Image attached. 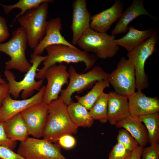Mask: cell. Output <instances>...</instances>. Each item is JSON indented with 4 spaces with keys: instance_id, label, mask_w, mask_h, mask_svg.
Returning a JSON list of instances; mask_svg holds the SVG:
<instances>
[{
    "instance_id": "obj_28",
    "label": "cell",
    "mask_w": 159,
    "mask_h": 159,
    "mask_svg": "<svg viewBox=\"0 0 159 159\" xmlns=\"http://www.w3.org/2000/svg\"><path fill=\"white\" fill-rule=\"evenodd\" d=\"M117 139V143L122 145L131 152L139 146L137 141L124 129L119 131Z\"/></svg>"
},
{
    "instance_id": "obj_13",
    "label": "cell",
    "mask_w": 159,
    "mask_h": 159,
    "mask_svg": "<svg viewBox=\"0 0 159 159\" xmlns=\"http://www.w3.org/2000/svg\"><path fill=\"white\" fill-rule=\"evenodd\" d=\"M48 113V105L43 102L21 112L29 135L36 138L42 137Z\"/></svg>"
},
{
    "instance_id": "obj_22",
    "label": "cell",
    "mask_w": 159,
    "mask_h": 159,
    "mask_svg": "<svg viewBox=\"0 0 159 159\" xmlns=\"http://www.w3.org/2000/svg\"><path fill=\"white\" fill-rule=\"evenodd\" d=\"M7 137L14 141L25 140L29 135L21 113L3 122Z\"/></svg>"
},
{
    "instance_id": "obj_31",
    "label": "cell",
    "mask_w": 159,
    "mask_h": 159,
    "mask_svg": "<svg viewBox=\"0 0 159 159\" xmlns=\"http://www.w3.org/2000/svg\"><path fill=\"white\" fill-rule=\"evenodd\" d=\"M16 141L9 140L7 137L4 129L3 122H0V145L14 150L16 145Z\"/></svg>"
},
{
    "instance_id": "obj_25",
    "label": "cell",
    "mask_w": 159,
    "mask_h": 159,
    "mask_svg": "<svg viewBox=\"0 0 159 159\" xmlns=\"http://www.w3.org/2000/svg\"><path fill=\"white\" fill-rule=\"evenodd\" d=\"M139 117L146 128L150 145L159 144V112L141 116Z\"/></svg>"
},
{
    "instance_id": "obj_38",
    "label": "cell",
    "mask_w": 159,
    "mask_h": 159,
    "mask_svg": "<svg viewBox=\"0 0 159 159\" xmlns=\"http://www.w3.org/2000/svg\"><path fill=\"white\" fill-rule=\"evenodd\" d=\"M1 105H0V109L1 108Z\"/></svg>"
},
{
    "instance_id": "obj_19",
    "label": "cell",
    "mask_w": 159,
    "mask_h": 159,
    "mask_svg": "<svg viewBox=\"0 0 159 159\" xmlns=\"http://www.w3.org/2000/svg\"><path fill=\"white\" fill-rule=\"evenodd\" d=\"M143 15L153 17L145 9L142 0H134L122 14L111 32L115 35L126 32L130 22L138 16Z\"/></svg>"
},
{
    "instance_id": "obj_26",
    "label": "cell",
    "mask_w": 159,
    "mask_h": 159,
    "mask_svg": "<svg viewBox=\"0 0 159 159\" xmlns=\"http://www.w3.org/2000/svg\"><path fill=\"white\" fill-rule=\"evenodd\" d=\"M108 93L103 92L89 110L94 120H98L103 123L108 121Z\"/></svg>"
},
{
    "instance_id": "obj_5",
    "label": "cell",
    "mask_w": 159,
    "mask_h": 159,
    "mask_svg": "<svg viewBox=\"0 0 159 159\" xmlns=\"http://www.w3.org/2000/svg\"><path fill=\"white\" fill-rule=\"evenodd\" d=\"M27 44L26 32L20 26L13 32L12 36L8 42L0 43V52L10 57L5 63V69H14L22 73H26L29 70L32 64L26 57Z\"/></svg>"
},
{
    "instance_id": "obj_2",
    "label": "cell",
    "mask_w": 159,
    "mask_h": 159,
    "mask_svg": "<svg viewBox=\"0 0 159 159\" xmlns=\"http://www.w3.org/2000/svg\"><path fill=\"white\" fill-rule=\"evenodd\" d=\"M45 50L47 53V58L44 62L43 66L38 70L36 78L44 80L47 70L51 66L65 62L67 63H85V72L92 68L96 62L97 57L92 54L82 51L76 47L63 44L54 45L47 47Z\"/></svg>"
},
{
    "instance_id": "obj_15",
    "label": "cell",
    "mask_w": 159,
    "mask_h": 159,
    "mask_svg": "<svg viewBox=\"0 0 159 159\" xmlns=\"http://www.w3.org/2000/svg\"><path fill=\"white\" fill-rule=\"evenodd\" d=\"M73 11L71 28L72 44L74 46L83 33L90 28L91 16L86 0H75L72 4Z\"/></svg>"
},
{
    "instance_id": "obj_12",
    "label": "cell",
    "mask_w": 159,
    "mask_h": 159,
    "mask_svg": "<svg viewBox=\"0 0 159 159\" xmlns=\"http://www.w3.org/2000/svg\"><path fill=\"white\" fill-rule=\"evenodd\" d=\"M45 86L30 97L22 100L13 99L9 94L3 100L0 109V122H3L34 105L43 102Z\"/></svg>"
},
{
    "instance_id": "obj_32",
    "label": "cell",
    "mask_w": 159,
    "mask_h": 159,
    "mask_svg": "<svg viewBox=\"0 0 159 159\" xmlns=\"http://www.w3.org/2000/svg\"><path fill=\"white\" fill-rule=\"evenodd\" d=\"M0 159H25L6 147L0 145Z\"/></svg>"
},
{
    "instance_id": "obj_8",
    "label": "cell",
    "mask_w": 159,
    "mask_h": 159,
    "mask_svg": "<svg viewBox=\"0 0 159 159\" xmlns=\"http://www.w3.org/2000/svg\"><path fill=\"white\" fill-rule=\"evenodd\" d=\"M158 35L157 31L127 53V59L134 67L137 91H142L149 87L148 77L145 71V64L147 59L157 51Z\"/></svg>"
},
{
    "instance_id": "obj_30",
    "label": "cell",
    "mask_w": 159,
    "mask_h": 159,
    "mask_svg": "<svg viewBox=\"0 0 159 159\" xmlns=\"http://www.w3.org/2000/svg\"><path fill=\"white\" fill-rule=\"evenodd\" d=\"M141 156L143 159H159V144H151L143 147Z\"/></svg>"
},
{
    "instance_id": "obj_17",
    "label": "cell",
    "mask_w": 159,
    "mask_h": 159,
    "mask_svg": "<svg viewBox=\"0 0 159 159\" xmlns=\"http://www.w3.org/2000/svg\"><path fill=\"white\" fill-rule=\"evenodd\" d=\"M130 115L139 117L159 111L158 98L147 96L142 91L135 92L128 98Z\"/></svg>"
},
{
    "instance_id": "obj_18",
    "label": "cell",
    "mask_w": 159,
    "mask_h": 159,
    "mask_svg": "<svg viewBox=\"0 0 159 159\" xmlns=\"http://www.w3.org/2000/svg\"><path fill=\"white\" fill-rule=\"evenodd\" d=\"M107 119L109 123L115 125L130 115L128 98L112 91L108 93Z\"/></svg>"
},
{
    "instance_id": "obj_3",
    "label": "cell",
    "mask_w": 159,
    "mask_h": 159,
    "mask_svg": "<svg viewBox=\"0 0 159 159\" xmlns=\"http://www.w3.org/2000/svg\"><path fill=\"white\" fill-rule=\"evenodd\" d=\"M30 57L32 66L21 80H16L14 74L10 70L5 69L4 72L9 85L10 94L15 99L19 98L21 93L22 99L29 98L32 96L35 91H39L42 86L44 80L37 81L36 77L38 67L46 59L47 55H31Z\"/></svg>"
},
{
    "instance_id": "obj_1",
    "label": "cell",
    "mask_w": 159,
    "mask_h": 159,
    "mask_svg": "<svg viewBox=\"0 0 159 159\" xmlns=\"http://www.w3.org/2000/svg\"><path fill=\"white\" fill-rule=\"evenodd\" d=\"M48 115L43 132V139L56 143L65 135L76 134L78 127L71 120L67 105L59 98L48 105Z\"/></svg>"
},
{
    "instance_id": "obj_20",
    "label": "cell",
    "mask_w": 159,
    "mask_h": 159,
    "mask_svg": "<svg viewBox=\"0 0 159 159\" xmlns=\"http://www.w3.org/2000/svg\"><path fill=\"white\" fill-rule=\"evenodd\" d=\"M115 125L117 128H123L126 130L137 141L140 146L144 147L149 142L147 129L139 117L130 115Z\"/></svg>"
},
{
    "instance_id": "obj_16",
    "label": "cell",
    "mask_w": 159,
    "mask_h": 159,
    "mask_svg": "<svg viewBox=\"0 0 159 159\" xmlns=\"http://www.w3.org/2000/svg\"><path fill=\"white\" fill-rule=\"evenodd\" d=\"M123 9L122 4L119 0H116L111 7L91 17L90 28L98 32L107 33L119 19Z\"/></svg>"
},
{
    "instance_id": "obj_35",
    "label": "cell",
    "mask_w": 159,
    "mask_h": 159,
    "mask_svg": "<svg viewBox=\"0 0 159 159\" xmlns=\"http://www.w3.org/2000/svg\"><path fill=\"white\" fill-rule=\"evenodd\" d=\"M9 94V86L8 82L0 84V105H1L4 98Z\"/></svg>"
},
{
    "instance_id": "obj_10",
    "label": "cell",
    "mask_w": 159,
    "mask_h": 159,
    "mask_svg": "<svg viewBox=\"0 0 159 159\" xmlns=\"http://www.w3.org/2000/svg\"><path fill=\"white\" fill-rule=\"evenodd\" d=\"M107 80L114 92L127 98L135 92L136 77L134 67L127 59L122 57L116 68L109 74Z\"/></svg>"
},
{
    "instance_id": "obj_6",
    "label": "cell",
    "mask_w": 159,
    "mask_h": 159,
    "mask_svg": "<svg viewBox=\"0 0 159 159\" xmlns=\"http://www.w3.org/2000/svg\"><path fill=\"white\" fill-rule=\"evenodd\" d=\"M68 70L69 74L68 86L62 90L59 97L67 105L72 101V96L74 92H82L92 87L97 82L107 80L109 75L99 66H94L87 72L82 74L77 73L72 65Z\"/></svg>"
},
{
    "instance_id": "obj_33",
    "label": "cell",
    "mask_w": 159,
    "mask_h": 159,
    "mask_svg": "<svg viewBox=\"0 0 159 159\" xmlns=\"http://www.w3.org/2000/svg\"><path fill=\"white\" fill-rule=\"evenodd\" d=\"M59 145L66 149H70L73 148L76 144L75 138L70 135H63L58 141Z\"/></svg>"
},
{
    "instance_id": "obj_4",
    "label": "cell",
    "mask_w": 159,
    "mask_h": 159,
    "mask_svg": "<svg viewBox=\"0 0 159 159\" xmlns=\"http://www.w3.org/2000/svg\"><path fill=\"white\" fill-rule=\"evenodd\" d=\"M49 3H42L28 11L16 20L25 30L27 44L31 49L35 48L45 34Z\"/></svg>"
},
{
    "instance_id": "obj_21",
    "label": "cell",
    "mask_w": 159,
    "mask_h": 159,
    "mask_svg": "<svg viewBox=\"0 0 159 159\" xmlns=\"http://www.w3.org/2000/svg\"><path fill=\"white\" fill-rule=\"evenodd\" d=\"M128 30L127 33L122 37L115 39V42L118 46L125 48L128 52L132 50L158 31L152 28L139 30L132 26L128 28Z\"/></svg>"
},
{
    "instance_id": "obj_9",
    "label": "cell",
    "mask_w": 159,
    "mask_h": 159,
    "mask_svg": "<svg viewBox=\"0 0 159 159\" xmlns=\"http://www.w3.org/2000/svg\"><path fill=\"white\" fill-rule=\"evenodd\" d=\"M17 153L25 159H67L59 144L44 139L29 137L20 142Z\"/></svg>"
},
{
    "instance_id": "obj_24",
    "label": "cell",
    "mask_w": 159,
    "mask_h": 159,
    "mask_svg": "<svg viewBox=\"0 0 159 159\" xmlns=\"http://www.w3.org/2000/svg\"><path fill=\"white\" fill-rule=\"evenodd\" d=\"M107 80H102L97 82L91 90L86 95L82 96H75L77 102L89 110L97 101L104 90L110 86Z\"/></svg>"
},
{
    "instance_id": "obj_34",
    "label": "cell",
    "mask_w": 159,
    "mask_h": 159,
    "mask_svg": "<svg viewBox=\"0 0 159 159\" xmlns=\"http://www.w3.org/2000/svg\"><path fill=\"white\" fill-rule=\"evenodd\" d=\"M9 36V33L6 20L0 15V43L6 40Z\"/></svg>"
},
{
    "instance_id": "obj_7",
    "label": "cell",
    "mask_w": 159,
    "mask_h": 159,
    "mask_svg": "<svg viewBox=\"0 0 159 159\" xmlns=\"http://www.w3.org/2000/svg\"><path fill=\"white\" fill-rule=\"evenodd\" d=\"M115 39V35L98 32L90 28L83 33L77 45L85 52H92L97 58L106 59L114 57L119 50Z\"/></svg>"
},
{
    "instance_id": "obj_23",
    "label": "cell",
    "mask_w": 159,
    "mask_h": 159,
    "mask_svg": "<svg viewBox=\"0 0 159 159\" xmlns=\"http://www.w3.org/2000/svg\"><path fill=\"white\" fill-rule=\"evenodd\" d=\"M67 110L70 117L78 127H90L94 122L89 110L80 103L72 101L67 105Z\"/></svg>"
},
{
    "instance_id": "obj_27",
    "label": "cell",
    "mask_w": 159,
    "mask_h": 159,
    "mask_svg": "<svg viewBox=\"0 0 159 159\" xmlns=\"http://www.w3.org/2000/svg\"><path fill=\"white\" fill-rule=\"evenodd\" d=\"M52 0H19L17 3L11 5H4L0 3V5L3 8L6 14H8L13 9H18L21 11L15 17L14 21H16L20 16H22L28 11L34 8L45 2L51 3Z\"/></svg>"
},
{
    "instance_id": "obj_11",
    "label": "cell",
    "mask_w": 159,
    "mask_h": 159,
    "mask_svg": "<svg viewBox=\"0 0 159 159\" xmlns=\"http://www.w3.org/2000/svg\"><path fill=\"white\" fill-rule=\"evenodd\" d=\"M69 74L67 66L63 63L52 66L46 70L44 77L47 83L43 102L48 105L59 98L62 86L69 83Z\"/></svg>"
},
{
    "instance_id": "obj_29",
    "label": "cell",
    "mask_w": 159,
    "mask_h": 159,
    "mask_svg": "<svg viewBox=\"0 0 159 159\" xmlns=\"http://www.w3.org/2000/svg\"><path fill=\"white\" fill-rule=\"evenodd\" d=\"M131 152L122 145L117 143L110 152L109 159H129Z\"/></svg>"
},
{
    "instance_id": "obj_14",
    "label": "cell",
    "mask_w": 159,
    "mask_h": 159,
    "mask_svg": "<svg viewBox=\"0 0 159 159\" xmlns=\"http://www.w3.org/2000/svg\"><path fill=\"white\" fill-rule=\"evenodd\" d=\"M62 29V21L60 17L53 18L48 21L45 34L33 49V52L31 55H41L47 47L53 45L63 44L75 47L62 36L61 33Z\"/></svg>"
},
{
    "instance_id": "obj_37",
    "label": "cell",
    "mask_w": 159,
    "mask_h": 159,
    "mask_svg": "<svg viewBox=\"0 0 159 159\" xmlns=\"http://www.w3.org/2000/svg\"><path fill=\"white\" fill-rule=\"evenodd\" d=\"M7 82L3 79L0 74V84H4Z\"/></svg>"
},
{
    "instance_id": "obj_36",
    "label": "cell",
    "mask_w": 159,
    "mask_h": 159,
    "mask_svg": "<svg viewBox=\"0 0 159 159\" xmlns=\"http://www.w3.org/2000/svg\"><path fill=\"white\" fill-rule=\"evenodd\" d=\"M143 148L139 146L131 152L129 159H140Z\"/></svg>"
}]
</instances>
